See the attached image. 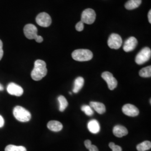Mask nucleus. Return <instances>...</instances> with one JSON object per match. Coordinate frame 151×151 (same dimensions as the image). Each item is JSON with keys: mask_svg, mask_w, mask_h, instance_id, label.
<instances>
[{"mask_svg": "<svg viewBox=\"0 0 151 151\" xmlns=\"http://www.w3.org/2000/svg\"><path fill=\"white\" fill-rule=\"evenodd\" d=\"M122 42L123 41L121 37L117 34L113 33L110 35L108 39V46L110 48L118 49L121 47Z\"/></svg>", "mask_w": 151, "mask_h": 151, "instance_id": "423d86ee", "label": "nucleus"}, {"mask_svg": "<svg viewBox=\"0 0 151 151\" xmlns=\"http://www.w3.org/2000/svg\"><path fill=\"white\" fill-rule=\"evenodd\" d=\"M36 22L40 27H48L52 24V19L47 13L42 12L37 16Z\"/></svg>", "mask_w": 151, "mask_h": 151, "instance_id": "0eeeda50", "label": "nucleus"}, {"mask_svg": "<svg viewBox=\"0 0 151 151\" xmlns=\"http://www.w3.org/2000/svg\"><path fill=\"white\" fill-rule=\"evenodd\" d=\"M81 110L83 111L87 116H92L93 114V111L92 108L88 105H83L81 107Z\"/></svg>", "mask_w": 151, "mask_h": 151, "instance_id": "5701e85b", "label": "nucleus"}, {"mask_svg": "<svg viewBox=\"0 0 151 151\" xmlns=\"http://www.w3.org/2000/svg\"><path fill=\"white\" fill-rule=\"evenodd\" d=\"M96 19V13L91 9H87L83 11L81 15V22L87 24H93Z\"/></svg>", "mask_w": 151, "mask_h": 151, "instance_id": "39448f33", "label": "nucleus"}, {"mask_svg": "<svg viewBox=\"0 0 151 151\" xmlns=\"http://www.w3.org/2000/svg\"><path fill=\"white\" fill-rule=\"evenodd\" d=\"M4 90V87L0 84V91H2Z\"/></svg>", "mask_w": 151, "mask_h": 151, "instance_id": "2f4dec72", "label": "nucleus"}, {"mask_svg": "<svg viewBox=\"0 0 151 151\" xmlns=\"http://www.w3.org/2000/svg\"><path fill=\"white\" fill-rule=\"evenodd\" d=\"M35 40V41H36L37 42H38V43H42V42L43 41V38L42 37L38 35V37L36 38Z\"/></svg>", "mask_w": 151, "mask_h": 151, "instance_id": "c85d7f7f", "label": "nucleus"}, {"mask_svg": "<svg viewBox=\"0 0 151 151\" xmlns=\"http://www.w3.org/2000/svg\"><path fill=\"white\" fill-rule=\"evenodd\" d=\"M148 21L151 24V10H150L148 12Z\"/></svg>", "mask_w": 151, "mask_h": 151, "instance_id": "7c9ffc66", "label": "nucleus"}, {"mask_svg": "<svg viewBox=\"0 0 151 151\" xmlns=\"http://www.w3.org/2000/svg\"><path fill=\"white\" fill-rule=\"evenodd\" d=\"M114 135L118 138H122L127 135L128 131L127 129L122 125H116L114 127L113 130Z\"/></svg>", "mask_w": 151, "mask_h": 151, "instance_id": "ddd939ff", "label": "nucleus"}, {"mask_svg": "<svg viewBox=\"0 0 151 151\" xmlns=\"http://www.w3.org/2000/svg\"><path fill=\"white\" fill-rule=\"evenodd\" d=\"M73 59L79 62L88 61L91 60L93 57V54L91 51L88 49H77L72 53Z\"/></svg>", "mask_w": 151, "mask_h": 151, "instance_id": "f03ea898", "label": "nucleus"}, {"mask_svg": "<svg viewBox=\"0 0 151 151\" xmlns=\"http://www.w3.org/2000/svg\"><path fill=\"white\" fill-rule=\"evenodd\" d=\"M13 114L15 118L21 122H29L32 118L30 113L25 108L20 106H17L14 109Z\"/></svg>", "mask_w": 151, "mask_h": 151, "instance_id": "7ed1b4c3", "label": "nucleus"}, {"mask_svg": "<svg viewBox=\"0 0 151 151\" xmlns=\"http://www.w3.org/2000/svg\"><path fill=\"white\" fill-rule=\"evenodd\" d=\"M151 143L150 141L146 140L137 146L138 151H146L151 149Z\"/></svg>", "mask_w": 151, "mask_h": 151, "instance_id": "6ab92c4d", "label": "nucleus"}, {"mask_svg": "<svg viewBox=\"0 0 151 151\" xmlns=\"http://www.w3.org/2000/svg\"><path fill=\"white\" fill-rule=\"evenodd\" d=\"M47 74V65L43 60H37L34 63V67L33 68L31 77L34 81H40Z\"/></svg>", "mask_w": 151, "mask_h": 151, "instance_id": "f257e3e1", "label": "nucleus"}, {"mask_svg": "<svg viewBox=\"0 0 151 151\" xmlns=\"http://www.w3.org/2000/svg\"><path fill=\"white\" fill-rule=\"evenodd\" d=\"M88 150H89V151H99L97 147L95 145H92L88 147Z\"/></svg>", "mask_w": 151, "mask_h": 151, "instance_id": "bb28decb", "label": "nucleus"}, {"mask_svg": "<svg viewBox=\"0 0 151 151\" xmlns=\"http://www.w3.org/2000/svg\"><path fill=\"white\" fill-rule=\"evenodd\" d=\"M84 29V25L82 22H78L76 25V29L78 32H82Z\"/></svg>", "mask_w": 151, "mask_h": 151, "instance_id": "393cba45", "label": "nucleus"}, {"mask_svg": "<svg viewBox=\"0 0 151 151\" xmlns=\"http://www.w3.org/2000/svg\"><path fill=\"white\" fill-rule=\"evenodd\" d=\"M84 84V79L82 77H77L75 81L74 87L73 89V92L74 93H77L81 90V88L83 87Z\"/></svg>", "mask_w": 151, "mask_h": 151, "instance_id": "a211bd4d", "label": "nucleus"}, {"mask_svg": "<svg viewBox=\"0 0 151 151\" xmlns=\"http://www.w3.org/2000/svg\"><path fill=\"white\" fill-rule=\"evenodd\" d=\"M24 32L25 37L29 39H35L38 37L37 27L32 24H29L25 26Z\"/></svg>", "mask_w": 151, "mask_h": 151, "instance_id": "1a4fd4ad", "label": "nucleus"}, {"mask_svg": "<svg viewBox=\"0 0 151 151\" xmlns=\"http://www.w3.org/2000/svg\"><path fill=\"white\" fill-rule=\"evenodd\" d=\"M87 127L89 131L93 134H97L100 130V124L96 120H90L88 123Z\"/></svg>", "mask_w": 151, "mask_h": 151, "instance_id": "4468645a", "label": "nucleus"}, {"mask_svg": "<svg viewBox=\"0 0 151 151\" xmlns=\"http://www.w3.org/2000/svg\"><path fill=\"white\" fill-rule=\"evenodd\" d=\"M47 127L49 129L53 132H60L63 128V125L61 123L56 120H52L49 122L47 124Z\"/></svg>", "mask_w": 151, "mask_h": 151, "instance_id": "2eb2a0df", "label": "nucleus"}, {"mask_svg": "<svg viewBox=\"0 0 151 151\" xmlns=\"http://www.w3.org/2000/svg\"><path fill=\"white\" fill-rule=\"evenodd\" d=\"M91 140L87 139V140H86L85 141V146L86 148H87V149L88 148V147L91 146Z\"/></svg>", "mask_w": 151, "mask_h": 151, "instance_id": "cd10ccee", "label": "nucleus"}, {"mask_svg": "<svg viewBox=\"0 0 151 151\" xmlns=\"http://www.w3.org/2000/svg\"><path fill=\"white\" fill-rule=\"evenodd\" d=\"M58 100L60 103V108L59 110L60 111L63 112L65 110V109L67 108L68 105V103L65 99V97L63 96H60L58 98Z\"/></svg>", "mask_w": 151, "mask_h": 151, "instance_id": "aec40b11", "label": "nucleus"}, {"mask_svg": "<svg viewBox=\"0 0 151 151\" xmlns=\"http://www.w3.org/2000/svg\"><path fill=\"white\" fill-rule=\"evenodd\" d=\"M3 43L0 40V60L2 59L4 55V50H3Z\"/></svg>", "mask_w": 151, "mask_h": 151, "instance_id": "a878e982", "label": "nucleus"}, {"mask_svg": "<svg viewBox=\"0 0 151 151\" xmlns=\"http://www.w3.org/2000/svg\"><path fill=\"white\" fill-rule=\"evenodd\" d=\"M4 124H5L4 119L1 115H0V128H2L4 125Z\"/></svg>", "mask_w": 151, "mask_h": 151, "instance_id": "c756f323", "label": "nucleus"}, {"mask_svg": "<svg viewBox=\"0 0 151 151\" xmlns=\"http://www.w3.org/2000/svg\"><path fill=\"white\" fill-rule=\"evenodd\" d=\"M138 44V41L135 37H131L128 38L124 43L123 49L126 52L133 50Z\"/></svg>", "mask_w": 151, "mask_h": 151, "instance_id": "f8f14e48", "label": "nucleus"}, {"mask_svg": "<svg viewBox=\"0 0 151 151\" xmlns=\"http://www.w3.org/2000/svg\"><path fill=\"white\" fill-rule=\"evenodd\" d=\"M109 147L112 150V151H122V148L121 147L115 145V143L110 142L109 145Z\"/></svg>", "mask_w": 151, "mask_h": 151, "instance_id": "b1692460", "label": "nucleus"}, {"mask_svg": "<svg viewBox=\"0 0 151 151\" xmlns=\"http://www.w3.org/2000/svg\"><path fill=\"white\" fill-rule=\"evenodd\" d=\"M103 79L108 84V88L110 90H113L118 85V81L114 77L112 73L109 72H104L101 75Z\"/></svg>", "mask_w": 151, "mask_h": 151, "instance_id": "6e6552de", "label": "nucleus"}, {"mask_svg": "<svg viewBox=\"0 0 151 151\" xmlns=\"http://www.w3.org/2000/svg\"><path fill=\"white\" fill-rule=\"evenodd\" d=\"M90 106L93 108L97 113L100 114H103L106 111L105 106L103 103L92 101L90 103Z\"/></svg>", "mask_w": 151, "mask_h": 151, "instance_id": "dca6fc26", "label": "nucleus"}, {"mask_svg": "<svg viewBox=\"0 0 151 151\" xmlns=\"http://www.w3.org/2000/svg\"><path fill=\"white\" fill-rule=\"evenodd\" d=\"M139 75L142 77H151V66H148L145 68H142L139 72Z\"/></svg>", "mask_w": 151, "mask_h": 151, "instance_id": "412c9836", "label": "nucleus"}, {"mask_svg": "<svg viewBox=\"0 0 151 151\" xmlns=\"http://www.w3.org/2000/svg\"><path fill=\"white\" fill-rule=\"evenodd\" d=\"M7 91L11 95L16 96H21L24 93V90L22 87L13 82L9 84L7 87Z\"/></svg>", "mask_w": 151, "mask_h": 151, "instance_id": "9b49d317", "label": "nucleus"}, {"mask_svg": "<svg viewBox=\"0 0 151 151\" xmlns=\"http://www.w3.org/2000/svg\"><path fill=\"white\" fill-rule=\"evenodd\" d=\"M151 56V49L148 47H145L142 49L135 57V62L138 65H143L150 60Z\"/></svg>", "mask_w": 151, "mask_h": 151, "instance_id": "20e7f679", "label": "nucleus"}, {"mask_svg": "<svg viewBox=\"0 0 151 151\" xmlns=\"http://www.w3.org/2000/svg\"><path fill=\"white\" fill-rule=\"evenodd\" d=\"M5 151H27L25 147L23 146H16L14 145H9L5 148Z\"/></svg>", "mask_w": 151, "mask_h": 151, "instance_id": "4be33fe9", "label": "nucleus"}, {"mask_svg": "<svg viewBox=\"0 0 151 151\" xmlns=\"http://www.w3.org/2000/svg\"><path fill=\"white\" fill-rule=\"evenodd\" d=\"M142 3V0H129L125 4V7L129 10L138 8Z\"/></svg>", "mask_w": 151, "mask_h": 151, "instance_id": "f3484780", "label": "nucleus"}, {"mask_svg": "<svg viewBox=\"0 0 151 151\" xmlns=\"http://www.w3.org/2000/svg\"><path fill=\"white\" fill-rule=\"evenodd\" d=\"M122 111L124 114L131 117L136 116L139 113L138 109L134 105L130 104H127L124 105L122 108Z\"/></svg>", "mask_w": 151, "mask_h": 151, "instance_id": "9d476101", "label": "nucleus"}]
</instances>
